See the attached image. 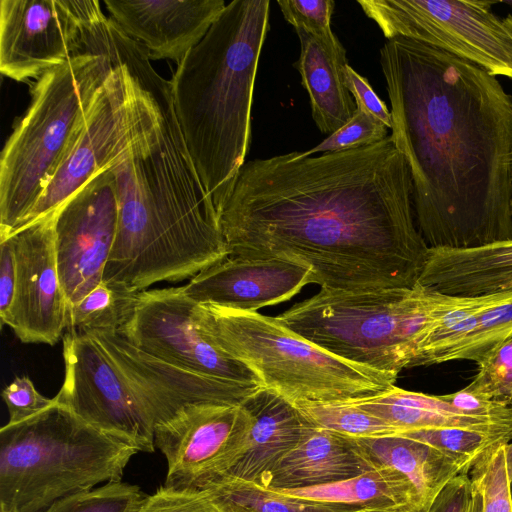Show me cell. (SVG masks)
Segmentation results:
<instances>
[{
	"mask_svg": "<svg viewBox=\"0 0 512 512\" xmlns=\"http://www.w3.org/2000/svg\"><path fill=\"white\" fill-rule=\"evenodd\" d=\"M412 194L408 164L387 136L316 157L245 162L219 225L228 256L295 261L321 288H413L429 247Z\"/></svg>",
	"mask_w": 512,
	"mask_h": 512,
	"instance_id": "6da1fadb",
	"label": "cell"
},
{
	"mask_svg": "<svg viewBox=\"0 0 512 512\" xmlns=\"http://www.w3.org/2000/svg\"><path fill=\"white\" fill-rule=\"evenodd\" d=\"M380 64L390 137L408 164L427 246L512 240V95L478 65L400 36L385 42Z\"/></svg>",
	"mask_w": 512,
	"mask_h": 512,
	"instance_id": "7a4b0ae2",
	"label": "cell"
},
{
	"mask_svg": "<svg viewBox=\"0 0 512 512\" xmlns=\"http://www.w3.org/2000/svg\"><path fill=\"white\" fill-rule=\"evenodd\" d=\"M118 229L103 281L139 292L180 282L228 256L218 215L187 149L170 82L161 112L108 167Z\"/></svg>",
	"mask_w": 512,
	"mask_h": 512,
	"instance_id": "3957f363",
	"label": "cell"
},
{
	"mask_svg": "<svg viewBox=\"0 0 512 512\" xmlns=\"http://www.w3.org/2000/svg\"><path fill=\"white\" fill-rule=\"evenodd\" d=\"M269 12V0L229 2L169 81L177 121L218 219L250 146Z\"/></svg>",
	"mask_w": 512,
	"mask_h": 512,
	"instance_id": "277c9868",
	"label": "cell"
},
{
	"mask_svg": "<svg viewBox=\"0 0 512 512\" xmlns=\"http://www.w3.org/2000/svg\"><path fill=\"white\" fill-rule=\"evenodd\" d=\"M97 14L84 29L83 50L45 72L5 143L0 159V239L36 205L77 135L91 101L116 65Z\"/></svg>",
	"mask_w": 512,
	"mask_h": 512,
	"instance_id": "5b68a950",
	"label": "cell"
},
{
	"mask_svg": "<svg viewBox=\"0 0 512 512\" xmlns=\"http://www.w3.org/2000/svg\"><path fill=\"white\" fill-rule=\"evenodd\" d=\"M137 452L54 400L0 430V512H42L61 498L120 481Z\"/></svg>",
	"mask_w": 512,
	"mask_h": 512,
	"instance_id": "8992f818",
	"label": "cell"
},
{
	"mask_svg": "<svg viewBox=\"0 0 512 512\" xmlns=\"http://www.w3.org/2000/svg\"><path fill=\"white\" fill-rule=\"evenodd\" d=\"M193 319L211 342L253 371L263 387L295 405L365 399L392 387L398 377L342 359L276 317L196 303Z\"/></svg>",
	"mask_w": 512,
	"mask_h": 512,
	"instance_id": "52a82bcc",
	"label": "cell"
},
{
	"mask_svg": "<svg viewBox=\"0 0 512 512\" xmlns=\"http://www.w3.org/2000/svg\"><path fill=\"white\" fill-rule=\"evenodd\" d=\"M434 305L435 291L418 283L360 291L321 288L276 318L342 359L398 376L409 368Z\"/></svg>",
	"mask_w": 512,
	"mask_h": 512,
	"instance_id": "ba28073f",
	"label": "cell"
},
{
	"mask_svg": "<svg viewBox=\"0 0 512 512\" xmlns=\"http://www.w3.org/2000/svg\"><path fill=\"white\" fill-rule=\"evenodd\" d=\"M387 39L404 37L512 79V14L501 19L484 0H358Z\"/></svg>",
	"mask_w": 512,
	"mask_h": 512,
	"instance_id": "9c48e42d",
	"label": "cell"
},
{
	"mask_svg": "<svg viewBox=\"0 0 512 512\" xmlns=\"http://www.w3.org/2000/svg\"><path fill=\"white\" fill-rule=\"evenodd\" d=\"M64 382L54 400L101 433L153 452L155 426L104 350L87 334L63 336Z\"/></svg>",
	"mask_w": 512,
	"mask_h": 512,
	"instance_id": "30bf717a",
	"label": "cell"
},
{
	"mask_svg": "<svg viewBox=\"0 0 512 512\" xmlns=\"http://www.w3.org/2000/svg\"><path fill=\"white\" fill-rule=\"evenodd\" d=\"M252 418L242 405H195L155 427V446L167 461L164 487L201 491L242 457Z\"/></svg>",
	"mask_w": 512,
	"mask_h": 512,
	"instance_id": "8fae6325",
	"label": "cell"
},
{
	"mask_svg": "<svg viewBox=\"0 0 512 512\" xmlns=\"http://www.w3.org/2000/svg\"><path fill=\"white\" fill-rule=\"evenodd\" d=\"M195 302L182 286L143 290L134 314L120 332L144 352L191 372L262 386L245 364L218 348L193 319Z\"/></svg>",
	"mask_w": 512,
	"mask_h": 512,
	"instance_id": "7c38bea8",
	"label": "cell"
},
{
	"mask_svg": "<svg viewBox=\"0 0 512 512\" xmlns=\"http://www.w3.org/2000/svg\"><path fill=\"white\" fill-rule=\"evenodd\" d=\"M95 0H1L0 72L38 79L82 50Z\"/></svg>",
	"mask_w": 512,
	"mask_h": 512,
	"instance_id": "4fadbf2b",
	"label": "cell"
},
{
	"mask_svg": "<svg viewBox=\"0 0 512 512\" xmlns=\"http://www.w3.org/2000/svg\"><path fill=\"white\" fill-rule=\"evenodd\" d=\"M82 333L104 350L155 427L190 406L242 405L262 387L177 367L139 349L120 332Z\"/></svg>",
	"mask_w": 512,
	"mask_h": 512,
	"instance_id": "5bb4252c",
	"label": "cell"
},
{
	"mask_svg": "<svg viewBox=\"0 0 512 512\" xmlns=\"http://www.w3.org/2000/svg\"><path fill=\"white\" fill-rule=\"evenodd\" d=\"M117 229L116 184L107 168L58 208L55 251L69 308L103 281Z\"/></svg>",
	"mask_w": 512,
	"mask_h": 512,
	"instance_id": "9a60e30c",
	"label": "cell"
},
{
	"mask_svg": "<svg viewBox=\"0 0 512 512\" xmlns=\"http://www.w3.org/2000/svg\"><path fill=\"white\" fill-rule=\"evenodd\" d=\"M57 212L58 209L8 236L14 246L17 281L5 325L23 343L54 345L68 326L69 304L55 251Z\"/></svg>",
	"mask_w": 512,
	"mask_h": 512,
	"instance_id": "2e32d148",
	"label": "cell"
},
{
	"mask_svg": "<svg viewBox=\"0 0 512 512\" xmlns=\"http://www.w3.org/2000/svg\"><path fill=\"white\" fill-rule=\"evenodd\" d=\"M312 283L311 270L288 259L227 256L182 286L197 304L257 312L291 299Z\"/></svg>",
	"mask_w": 512,
	"mask_h": 512,
	"instance_id": "e0dca14e",
	"label": "cell"
},
{
	"mask_svg": "<svg viewBox=\"0 0 512 512\" xmlns=\"http://www.w3.org/2000/svg\"><path fill=\"white\" fill-rule=\"evenodd\" d=\"M118 26L142 44L151 60L179 64L226 7L224 0H105Z\"/></svg>",
	"mask_w": 512,
	"mask_h": 512,
	"instance_id": "ac0fdd59",
	"label": "cell"
},
{
	"mask_svg": "<svg viewBox=\"0 0 512 512\" xmlns=\"http://www.w3.org/2000/svg\"><path fill=\"white\" fill-rule=\"evenodd\" d=\"M242 406L252 418L248 444L239 461L222 477L261 484L277 462L317 426L295 404L263 386Z\"/></svg>",
	"mask_w": 512,
	"mask_h": 512,
	"instance_id": "d6986e66",
	"label": "cell"
},
{
	"mask_svg": "<svg viewBox=\"0 0 512 512\" xmlns=\"http://www.w3.org/2000/svg\"><path fill=\"white\" fill-rule=\"evenodd\" d=\"M376 468L355 438L317 427L277 462L260 485L276 491L308 488Z\"/></svg>",
	"mask_w": 512,
	"mask_h": 512,
	"instance_id": "ffe728a7",
	"label": "cell"
},
{
	"mask_svg": "<svg viewBox=\"0 0 512 512\" xmlns=\"http://www.w3.org/2000/svg\"><path fill=\"white\" fill-rule=\"evenodd\" d=\"M417 283L452 296L510 292L512 240L473 249L429 248Z\"/></svg>",
	"mask_w": 512,
	"mask_h": 512,
	"instance_id": "44dd1931",
	"label": "cell"
},
{
	"mask_svg": "<svg viewBox=\"0 0 512 512\" xmlns=\"http://www.w3.org/2000/svg\"><path fill=\"white\" fill-rule=\"evenodd\" d=\"M300 55L294 63L301 84L308 93L311 113L322 133H333L354 115L357 106L345 87L343 67L348 64L346 50L340 42L328 45L300 29Z\"/></svg>",
	"mask_w": 512,
	"mask_h": 512,
	"instance_id": "7402d4cb",
	"label": "cell"
},
{
	"mask_svg": "<svg viewBox=\"0 0 512 512\" xmlns=\"http://www.w3.org/2000/svg\"><path fill=\"white\" fill-rule=\"evenodd\" d=\"M352 402L383 419L400 434L457 427L512 435L511 422L470 415L458 410L440 395L408 391L395 385L375 396Z\"/></svg>",
	"mask_w": 512,
	"mask_h": 512,
	"instance_id": "603a6c76",
	"label": "cell"
},
{
	"mask_svg": "<svg viewBox=\"0 0 512 512\" xmlns=\"http://www.w3.org/2000/svg\"><path fill=\"white\" fill-rule=\"evenodd\" d=\"M355 439L377 468L391 467L408 478L426 512L453 478L469 474V470L452 457L401 434Z\"/></svg>",
	"mask_w": 512,
	"mask_h": 512,
	"instance_id": "cb8c5ba5",
	"label": "cell"
},
{
	"mask_svg": "<svg viewBox=\"0 0 512 512\" xmlns=\"http://www.w3.org/2000/svg\"><path fill=\"white\" fill-rule=\"evenodd\" d=\"M279 492L355 511L426 512L408 478L387 466L335 483Z\"/></svg>",
	"mask_w": 512,
	"mask_h": 512,
	"instance_id": "d4e9b609",
	"label": "cell"
},
{
	"mask_svg": "<svg viewBox=\"0 0 512 512\" xmlns=\"http://www.w3.org/2000/svg\"><path fill=\"white\" fill-rule=\"evenodd\" d=\"M511 295L512 291L463 297L435 291L431 322L418 344L409 368L439 364L442 356L475 328L484 309Z\"/></svg>",
	"mask_w": 512,
	"mask_h": 512,
	"instance_id": "484cf974",
	"label": "cell"
},
{
	"mask_svg": "<svg viewBox=\"0 0 512 512\" xmlns=\"http://www.w3.org/2000/svg\"><path fill=\"white\" fill-rule=\"evenodd\" d=\"M201 491L220 512H355L232 477L218 478Z\"/></svg>",
	"mask_w": 512,
	"mask_h": 512,
	"instance_id": "4316f807",
	"label": "cell"
},
{
	"mask_svg": "<svg viewBox=\"0 0 512 512\" xmlns=\"http://www.w3.org/2000/svg\"><path fill=\"white\" fill-rule=\"evenodd\" d=\"M139 291L102 281L69 308L68 330L122 332L131 320Z\"/></svg>",
	"mask_w": 512,
	"mask_h": 512,
	"instance_id": "83f0119b",
	"label": "cell"
},
{
	"mask_svg": "<svg viewBox=\"0 0 512 512\" xmlns=\"http://www.w3.org/2000/svg\"><path fill=\"white\" fill-rule=\"evenodd\" d=\"M314 425L353 438L400 435L383 419L363 410L352 401L296 404Z\"/></svg>",
	"mask_w": 512,
	"mask_h": 512,
	"instance_id": "f1b7e54d",
	"label": "cell"
},
{
	"mask_svg": "<svg viewBox=\"0 0 512 512\" xmlns=\"http://www.w3.org/2000/svg\"><path fill=\"white\" fill-rule=\"evenodd\" d=\"M426 443L463 464L469 472L488 452L512 441L507 433L466 428H439L401 434Z\"/></svg>",
	"mask_w": 512,
	"mask_h": 512,
	"instance_id": "f546056e",
	"label": "cell"
},
{
	"mask_svg": "<svg viewBox=\"0 0 512 512\" xmlns=\"http://www.w3.org/2000/svg\"><path fill=\"white\" fill-rule=\"evenodd\" d=\"M512 337V295L484 309L475 328L448 350L440 363L469 360L478 363L492 349Z\"/></svg>",
	"mask_w": 512,
	"mask_h": 512,
	"instance_id": "4dcf8cb0",
	"label": "cell"
},
{
	"mask_svg": "<svg viewBox=\"0 0 512 512\" xmlns=\"http://www.w3.org/2000/svg\"><path fill=\"white\" fill-rule=\"evenodd\" d=\"M469 477L482 495L483 512H512V441L485 454Z\"/></svg>",
	"mask_w": 512,
	"mask_h": 512,
	"instance_id": "1f68e13d",
	"label": "cell"
},
{
	"mask_svg": "<svg viewBox=\"0 0 512 512\" xmlns=\"http://www.w3.org/2000/svg\"><path fill=\"white\" fill-rule=\"evenodd\" d=\"M145 497L136 485L110 481L61 498L42 512H137Z\"/></svg>",
	"mask_w": 512,
	"mask_h": 512,
	"instance_id": "d6a6232c",
	"label": "cell"
},
{
	"mask_svg": "<svg viewBox=\"0 0 512 512\" xmlns=\"http://www.w3.org/2000/svg\"><path fill=\"white\" fill-rule=\"evenodd\" d=\"M477 365V374L465 388L484 399L511 406L512 337L492 349Z\"/></svg>",
	"mask_w": 512,
	"mask_h": 512,
	"instance_id": "836d02e7",
	"label": "cell"
},
{
	"mask_svg": "<svg viewBox=\"0 0 512 512\" xmlns=\"http://www.w3.org/2000/svg\"><path fill=\"white\" fill-rule=\"evenodd\" d=\"M388 128L379 120L356 109L349 121L331 133L317 146L301 152L303 156L314 153L339 152L375 144L387 137Z\"/></svg>",
	"mask_w": 512,
	"mask_h": 512,
	"instance_id": "e575fe53",
	"label": "cell"
},
{
	"mask_svg": "<svg viewBox=\"0 0 512 512\" xmlns=\"http://www.w3.org/2000/svg\"><path fill=\"white\" fill-rule=\"evenodd\" d=\"M277 3L284 18L295 30H303L328 45L340 43L331 28L335 6L333 0H278Z\"/></svg>",
	"mask_w": 512,
	"mask_h": 512,
	"instance_id": "d590c367",
	"label": "cell"
},
{
	"mask_svg": "<svg viewBox=\"0 0 512 512\" xmlns=\"http://www.w3.org/2000/svg\"><path fill=\"white\" fill-rule=\"evenodd\" d=\"M2 398L9 413L8 423H19L49 407L54 399L40 394L27 376L16 377L3 392Z\"/></svg>",
	"mask_w": 512,
	"mask_h": 512,
	"instance_id": "8d00e7d4",
	"label": "cell"
},
{
	"mask_svg": "<svg viewBox=\"0 0 512 512\" xmlns=\"http://www.w3.org/2000/svg\"><path fill=\"white\" fill-rule=\"evenodd\" d=\"M137 512H220L202 491H180L160 487L146 496Z\"/></svg>",
	"mask_w": 512,
	"mask_h": 512,
	"instance_id": "74e56055",
	"label": "cell"
},
{
	"mask_svg": "<svg viewBox=\"0 0 512 512\" xmlns=\"http://www.w3.org/2000/svg\"><path fill=\"white\" fill-rule=\"evenodd\" d=\"M343 82L352 95L358 109L382 122L388 129L392 126L391 112L388 110L368 80L357 73L349 64L342 69Z\"/></svg>",
	"mask_w": 512,
	"mask_h": 512,
	"instance_id": "f35d334b",
	"label": "cell"
},
{
	"mask_svg": "<svg viewBox=\"0 0 512 512\" xmlns=\"http://www.w3.org/2000/svg\"><path fill=\"white\" fill-rule=\"evenodd\" d=\"M17 281L16 259L10 237L0 239V319L5 322L13 304Z\"/></svg>",
	"mask_w": 512,
	"mask_h": 512,
	"instance_id": "ab89813d",
	"label": "cell"
},
{
	"mask_svg": "<svg viewBox=\"0 0 512 512\" xmlns=\"http://www.w3.org/2000/svg\"><path fill=\"white\" fill-rule=\"evenodd\" d=\"M471 495L469 474L458 475L442 489L427 512H466Z\"/></svg>",
	"mask_w": 512,
	"mask_h": 512,
	"instance_id": "60d3db41",
	"label": "cell"
},
{
	"mask_svg": "<svg viewBox=\"0 0 512 512\" xmlns=\"http://www.w3.org/2000/svg\"><path fill=\"white\" fill-rule=\"evenodd\" d=\"M466 512H483L482 495L477 486L473 482L472 495Z\"/></svg>",
	"mask_w": 512,
	"mask_h": 512,
	"instance_id": "b9f144b4",
	"label": "cell"
},
{
	"mask_svg": "<svg viewBox=\"0 0 512 512\" xmlns=\"http://www.w3.org/2000/svg\"><path fill=\"white\" fill-rule=\"evenodd\" d=\"M509 176H510V179L512 181V149H511L510 161H509Z\"/></svg>",
	"mask_w": 512,
	"mask_h": 512,
	"instance_id": "7bdbcfd3",
	"label": "cell"
},
{
	"mask_svg": "<svg viewBox=\"0 0 512 512\" xmlns=\"http://www.w3.org/2000/svg\"><path fill=\"white\" fill-rule=\"evenodd\" d=\"M510 497H511V502H512V480H511V483H510Z\"/></svg>",
	"mask_w": 512,
	"mask_h": 512,
	"instance_id": "ee69618b",
	"label": "cell"
},
{
	"mask_svg": "<svg viewBox=\"0 0 512 512\" xmlns=\"http://www.w3.org/2000/svg\"><path fill=\"white\" fill-rule=\"evenodd\" d=\"M506 3L512 6V1H507Z\"/></svg>",
	"mask_w": 512,
	"mask_h": 512,
	"instance_id": "f6af8a7d",
	"label": "cell"
},
{
	"mask_svg": "<svg viewBox=\"0 0 512 512\" xmlns=\"http://www.w3.org/2000/svg\"><path fill=\"white\" fill-rule=\"evenodd\" d=\"M510 208H511V212H512V200L510 201Z\"/></svg>",
	"mask_w": 512,
	"mask_h": 512,
	"instance_id": "bcb514c9",
	"label": "cell"
},
{
	"mask_svg": "<svg viewBox=\"0 0 512 512\" xmlns=\"http://www.w3.org/2000/svg\"><path fill=\"white\" fill-rule=\"evenodd\" d=\"M511 406H512V403H511Z\"/></svg>",
	"mask_w": 512,
	"mask_h": 512,
	"instance_id": "7dc6e473",
	"label": "cell"
}]
</instances>
